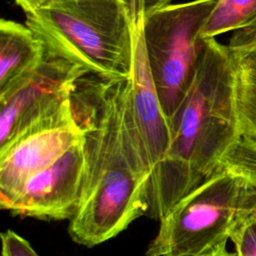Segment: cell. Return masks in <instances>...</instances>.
I'll list each match as a JSON object with an SVG mask.
<instances>
[{
  "label": "cell",
  "instance_id": "1",
  "mask_svg": "<svg viewBox=\"0 0 256 256\" xmlns=\"http://www.w3.org/2000/svg\"><path fill=\"white\" fill-rule=\"evenodd\" d=\"M88 76L71 93L84 129V178L68 231L76 243L93 247L148 212L152 169L135 118L131 78Z\"/></svg>",
  "mask_w": 256,
  "mask_h": 256
},
{
  "label": "cell",
  "instance_id": "2",
  "mask_svg": "<svg viewBox=\"0 0 256 256\" xmlns=\"http://www.w3.org/2000/svg\"><path fill=\"white\" fill-rule=\"evenodd\" d=\"M171 131L169 149L150 182L147 214L159 221L220 168L223 156L240 137L233 56L215 38L205 39Z\"/></svg>",
  "mask_w": 256,
  "mask_h": 256
},
{
  "label": "cell",
  "instance_id": "3",
  "mask_svg": "<svg viewBox=\"0 0 256 256\" xmlns=\"http://www.w3.org/2000/svg\"><path fill=\"white\" fill-rule=\"evenodd\" d=\"M25 16L45 49L97 77H131L135 24L124 0H50Z\"/></svg>",
  "mask_w": 256,
  "mask_h": 256
},
{
  "label": "cell",
  "instance_id": "4",
  "mask_svg": "<svg viewBox=\"0 0 256 256\" xmlns=\"http://www.w3.org/2000/svg\"><path fill=\"white\" fill-rule=\"evenodd\" d=\"M256 204V190L220 167L178 201L160 220L146 256L204 254L226 245Z\"/></svg>",
  "mask_w": 256,
  "mask_h": 256
},
{
  "label": "cell",
  "instance_id": "5",
  "mask_svg": "<svg viewBox=\"0 0 256 256\" xmlns=\"http://www.w3.org/2000/svg\"><path fill=\"white\" fill-rule=\"evenodd\" d=\"M218 1L171 3L144 17L143 36L148 62L170 125L193 79L205 47L201 32Z\"/></svg>",
  "mask_w": 256,
  "mask_h": 256
},
{
  "label": "cell",
  "instance_id": "6",
  "mask_svg": "<svg viewBox=\"0 0 256 256\" xmlns=\"http://www.w3.org/2000/svg\"><path fill=\"white\" fill-rule=\"evenodd\" d=\"M83 137L70 95L0 145V207L5 209L28 178L52 165Z\"/></svg>",
  "mask_w": 256,
  "mask_h": 256
},
{
  "label": "cell",
  "instance_id": "7",
  "mask_svg": "<svg viewBox=\"0 0 256 256\" xmlns=\"http://www.w3.org/2000/svg\"><path fill=\"white\" fill-rule=\"evenodd\" d=\"M87 75L79 64L44 48L39 65L0 95V145L69 98L76 83Z\"/></svg>",
  "mask_w": 256,
  "mask_h": 256
},
{
  "label": "cell",
  "instance_id": "8",
  "mask_svg": "<svg viewBox=\"0 0 256 256\" xmlns=\"http://www.w3.org/2000/svg\"><path fill=\"white\" fill-rule=\"evenodd\" d=\"M83 178L82 141L52 165L28 178L5 210L39 219L70 220L79 206Z\"/></svg>",
  "mask_w": 256,
  "mask_h": 256
},
{
  "label": "cell",
  "instance_id": "9",
  "mask_svg": "<svg viewBox=\"0 0 256 256\" xmlns=\"http://www.w3.org/2000/svg\"><path fill=\"white\" fill-rule=\"evenodd\" d=\"M143 21L144 17L134 25V55L130 78L135 118L153 176L169 149L172 131L150 70L143 36Z\"/></svg>",
  "mask_w": 256,
  "mask_h": 256
},
{
  "label": "cell",
  "instance_id": "10",
  "mask_svg": "<svg viewBox=\"0 0 256 256\" xmlns=\"http://www.w3.org/2000/svg\"><path fill=\"white\" fill-rule=\"evenodd\" d=\"M44 47L25 24L0 21V95L7 93L42 61Z\"/></svg>",
  "mask_w": 256,
  "mask_h": 256
},
{
  "label": "cell",
  "instance_id": "11",
  "mask_svg": "<svg viewBox=\"0 0 256 256\" xmlns=\"http://www.w3.org/2000/svg\"><path fill=\"white\" fill-rule=\"evenodd\" d=\"M230 52L235 65V107L239 136L256 141V62L239 52Z\"/></svg>",
  "mask_w": 256,
  "mask_h": 256
},
{
  "label": "cell",
  "instance_id": "12",
  "mask_svg": "<svg viewBox=\"0 0 256 256\" xmlns=\"http://www.w3.org/2000/svg\"><path fill=\"white\" fill-rule=\"evenodd\" d=\"M256 18V0H219L207 19L201 36L215 38L228 31H237Z\"/></svg>",
  "mask_w": 256,
  "mask_h": 256
},
{
  "label": "cell",
  "instance_id": "13",
  "mask_svg": "<svg viewBox=\"0 0 256 256\" xmlns=\"http://www.w3.org/2000/svg\"><path fill=\"white\" fill-rule=\"evenodd\" d=\"M220 167L242 177L256 190V141L240 136L223 156Z\"/></svg>",
  "mask_w": 256,
  "mask_h": 256
},
{
  "label": "cell",
  "instance_id": "14",
  "mask_svg": "<svg viewBox=\"0 0 256 256\" xmlns=\"http://www.w3.org/2000/svg\"><path fill=\"white\" fill-rule=\"evenodd\" d=\"M235 256H256V216L249 215L232 231Z\"/></svg>",
  "mask_w": 256,
  "mask_h": 256
},
{
  "label": "cell",
  "instance_id": "15",
  "mask_svg": "<svg viewBox=\"0 0 256 256\" xmlns=\"http://www.w3.org/2000/svg\"><path fill=\"white\" fill-rule=\"evenodd\" d=\"M2 256H39L30 243L12 230L1 233Z\"/></svg>",
  "mask_w": 256,
  "mask_h": 256
},
{
  "label": "cell",
  "instance_id": "16",
  "mask_svg": "<svg viewBox=\"0 0 256 256\" xmlns=\"http://www.w3.org/2000/svg\"><path fill=\"white\" fill-rule=\"evenodd\" d=\"M256 46V18L245 27L235 31L227 47L230 50H242Z\"/></svg>",
  "mask_w": 256,
  "mask_h": 256
},
{
  "label": "cell",
  "instance_id": "17",
  "mask_svg": "<svg viewBox=\"0 0 256 256\" xmlns=\"http://www.w3.org/2000/svg\"><path fill=\"white\" fill-rule=\"evenodd\" d=\"M50 0H15V3L24 11L25 15L31 14L45 6Z\"/></svg>",
  "mask_w": 256,
  "mask_h": 256
},
{
  "label": "cell",
  "instance_id": "18",
  "mask_svg": "<svg viewBox=\"0 0 256 256\" xmlns=\"http://www.w3.org/2000/svg\"><path fill=\"white\" fill-rule=\"evenodd\" d=\"M171 2L172 0H145V15L165 5L171 4Z\"/></svg>",
  "mask_w": 256,
  "mask_h": 256
},
{
  "label": "cell",
  "instance_id": "19",
  "mask_svg": "<svg viewBox=\"0 0 256 256\" xmlns=\"http://www.w3.org/2000/svg\"><path fill=\"white\" fill-rule=\"evenodd\" d=\"M231 51H235V52H239L243 55H245L246 57H248L249 59L253 60L256 62V46L247 48V49H242V50H231Z\"/></svg>",
  "mask_w": 256,
  "mask_h": 256
},
{
  "label": "cell",
  "instance_id": "20",
  "mask_svg": "<svg viewBox=\"0 0 256 256\" xmlns=\"http://www.w3.org/2000/svg\"><path fill=\"white\" fill-rule=\"evenodd\" d=\"M216 256H235V254L231 253V252H228L227 249H226V245H224V246H221L220 248L217 249Z\"/></svg>",
  "mask_w": 256,
  "mask_h": 256
},
{
  "label": "cell",
  "instance_id": "21",
  "mask_svg": "<svg viewBox=\"0 0 256 256\" xmlns=\"http://www.w3.org/2000/svg\"><path fill=\"white\" fill-rule=\"evenodd\" d=\"M216 251L212 252H207L204 254H179V255H169V256H216Z\"/></svg>",
  "mask_w": 256,
  "mask_h": 256
},
{
  "label": "cell",
  "instance_id": "22",
  "mask_svg": "<svg viewBox=\"0 0 256 256\" xmlns=\"http://www.w3.org/2000/svg\"><path fill=\"white\" fill-rule=\"evenodd\" d=\"M249 215H252V216H256V204L254 205V207L252 208V210H251V212H250V214Z\"/></svg>",
  "mask_w": 256,
  "mask_h": 256
}]
</instances>
